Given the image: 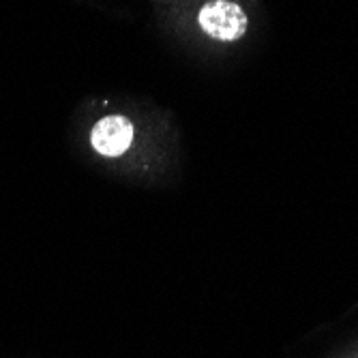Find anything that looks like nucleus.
<instances>
[{"label":"nucleus","mask_w":358,"mask_h":358,"mask_svg":"<svg viewBox=\"0 0 358 358\" xmlns=\"http://www.w3.org/2000/svg\"><path fill=\"white\" fill-rule=\"evenodd\" d=\"M90 142L103 157H120L134 142V124L124 116H106L94 124Z\"/></svg>","instance_id":"f03ea898"},{"label":"nucleus","mask_w":358,"mask_h":358,"mask_svg":"<svg viewBox=\"0 0 358 358\" xmlns=\"http://www.w3.org/2000/svg\"><path fill=\"white\" fill-rule=\"evenodd\" d=\"M200 26L217 41H238L247 32V13L230 0H213L200 9Z\"/></svg>","instance_id":"f257e3e1"}]
</instances>
